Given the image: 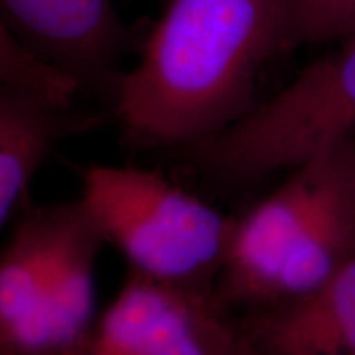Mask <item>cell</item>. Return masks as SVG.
<instances>
[{"mask_svg": "<svg viewBox=\"0 0 355 355\" xmlns=\"http://www.w3.org/2000/svg\"><path fill=\"white\" fill-rule=\"evenodd\" d=\"M291 35L293 0H171L115 84L123 139L186 150L217 135L259 104L260 71Z\"/></svg>", "mask_w": 355, "mask_h": 355, "instance_id": "6da1fadb", "label": "cell"}, {"mask_svg": "<svg viewBox=\"0 0 355 355\" xmlns=\"http://www.w3.org/2000/svg\"><path fill=\"white\" fill-rule=\"evenodd\" d=\"M235 219L217 295L237 313L300 298L355 260V133Z\"/></svg>", "mask_w": 355, "mask_h": 355, "instance_id": "7a4b0ae2", "label": "cell"}, {"mask_svg": "<svg viewBox=\"0 0 355 355\" xmlns=\"http://www.w3.org/2000/svg\"><path fill=\"white\" fill-rule=\"evenodd\" d=\"M79 201L128 272L175 286H217L237 217L157 171L128 165L83 170Z\"/></svg>", "mask_w": 355, "mask_h": 355, "instance_id": "3957f363", "label": "cell"}, {"mask_svg": "<svg viewBox=\"0 0 355 355\" xmlns=\"http://www.w3.org/2000/svg\"><path fill=\"white\" fill-rule=\"evenodd\" d=\"M306 66L268 101L183 150L216 183L247 186L291 171L355 133V33Z\"/></svg>", "mask_w": 355, "mask_h": 355, "instance_id": "277c9868", "label": "cell"}, {"mask_svg": "<svg viewBox=\"0 0 355 355\" xmlns=\"http://www.w3.org/2000/svg\"><path fill=\"white\" fill-rule=\"evenodd\" d=\"M68 355H242L241 318L216 288L166 285L128 272Z\"/></svg>", "mask_w": 355, "mask_h": 355, "instance_id": "5b68a950", "label": "cell"}, {"mask_svg": "<svg viewBox=\"0 0 355 355\" xmlns=\"http://www.w3.org/2000/svg\"><path fill=\"white\" fill-rule=\"evenodd\" d=\"M2 20L86 86L110 84L123 28L110 0H2Z\"/></svg>", "mask_w": 355, "mask_h": 355, "instance_id": "8992f818", "label": "cell"}, {"mask_svg": "<svg viewBox=\"0 0 355 355\" xmlns=\"http://www.w3.org/2000/svg\"><path fill=\"white\" fill-rule=\"evenodd\" d=\"M239 318L242 355H355V260L308 295Z\"/></svg>", "mask_w": 355, "mask_h": 355, "instance_id": "52a82bcc", "label": "cell"}, {"mask_svg": "<svg viewBox=\"0 0 355 355\" xmlns=\"http://www.w3.org/2000/svg\"><path fill=\"white\" fill-rule=\"evenodd\" d=\"M99 121L42 96L0 86V224H10L32 204L33 180L51 150Z\"/></svg>", "mask_w": 355, "mask_h": 355, "instance_id": "ba28073f", "label": "cell"}, {"mask_svg": "<svg viewBox=\"0 0 355 355\" xmlns=\"http://www.w3.org/2000/svg\"><path fill=\"white\" fill-rule=\"evenodd\" d=\"M79 214V199L32 202L12 220L0 257V334L19 326L42 300Z\"/></svg>", "mask_w": 355, "mask_h": 355, "instance_id": "9c48e42d", "label": "cell"}, {"mask_svg": "<svg viewBox=\"0 0 355 355\" xmlns=\"http://www.w3.org/2000/svg\"><path fill=\"white\" fill-rule=\"evenodd\" d=\"M0 86L42 96L64 107H73L83 86L68 71L53 63L0 21Z\"/></svg>", "mask_w": 355, "mask_h": 355, "instance_id": "30bf717a", "label": "cell"}, {"mask_svg": "<svg viewBox=\"0 0 355 355\" xmlns=\"http://www.w3.org/2000/svg\"><path fill=\"white\" fill-rule=\"evenodd\" d=\"M355 33V0H293V50Z\"/></svg>", "mask_w": 355, "mask_h": 355, "instance_id": "8fae6325", "label": "cell"}]
</instances>
